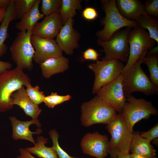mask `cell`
<instances>
[{"instance_id": "cell-1", "label": "cell", "mask_w": 158, "mask_h": 158, "mask_svg": "<svg viewBox=\"0 0 158 158\" xmlns=\"http://www.w3.org/2000/svg\"><path fill=\"white\" fill-rule=\"evenodd\" d=\"M147 53H144L127 71L121 74L123 92L126 98L136 91L147 95L158 93V87L151 81L141 66Z\"/></svg>"}, {"instance_id": "cell-2", "label": "cell", "mask_w": 158, "mask_h": 158, "mask_svg": "<svg viewBox=\"0 0 158 158\" xmlns=\"http://www.w3.org/2000/svg\"><path fill=\"white\" fill-rule=\"evenodd\" d=\"M31 81L28 75L18 66L0 73V112L4 113L13 109L12 95Z\"/></svg>"}, {"instance_id": "cell-3", "label": "cell", "mask_w": 158, "mask_h": 158, "mask_svg": "<svg viewBox=\"0 0 158 158\" xmlns=\"http://www.w3.org/2000/svg\"><path fill=\"white\" fill-rule=\"evenodd\" d=\"M100 1L105 16L101 21L104 28L96 34L98 39L107 41L115 32L122 28H133L139 25L136 21L128 20L121 15L117 8L116 0H102Z\"/></svg>"}, {"instance_id": "cell-4", "label": "cell", "mask_w": 158, "mask_h": 158, "mask_svg": "<svg viewBox=\"0 0 158 158\" xmlns=\"http://www.w3.org/2000/svg\"><path fill=\"white\" fill-rule=\"evenodd\" d=\"M81 108V121L82 125L85 127L97 123L107 125L117 114L114 109L97 95L90 101L83 103Z\"/></svg>"}, {"instance_id": "cell-5", "label": "cell", "mask_w": 158, "mask_h": 158, "mask_svg": "<svg viewBox=\"0 0 158 158\" xmlns=\"http://www.w3.org/2000/svg\"><path fill=\"white\" fill-rule=\"evenodd\" d=\"M120 113L130 131L133 133L136 123L142 119H148L151 115H157L158 111L151 102L143 98L137 99L131 95L126 98Z\"/></svg>"}, {"instance_id": "cell-6", "label": "cell", "mask_w": 158, "mask_h": 158, "mask_svg": "<svg viewBox=\"0 0 158 158\" xmlns=\"http://www.w3.org/2000/svg\"><path fill=\"white\" fill-rule=\"evenodd\" d=\"M32 35L31 31H20L10 47L11 59L23 70L31 71L33 68L35 50L31 41Z\"/></svg>"}, {"instance_id": "cell-7", "label": "cell", "mask_w": 158, "mask_h": 158, "mask_svg": "<svg viewBox=\"0 0 158 158\" xmlns=\"http://www.w3.org/2000/svg\"><path fill=\"white\" fill-rule=\"evenodd\" d=\"M132 28L126 27L115 32L107 41L99 39L97 43L103 48L105 56L102 60L117 59L127 63L129 55L128 38Z\"/></svg>"}, {"instance_id": "cell-8", "label": "cell", "mask_w": 158, "mask_h": 158, "mask_svg": "<svg viewBox=\"0 0 158 158\" xmlns=\"http://www.w3.org/2000/svg\"><path fill=\"white\" fill-rule=\"evenodd\" d=\"M129 55L128 60L121 72L127 71L145 53H147L155 45V41L148 32L139 25L132 29L128 38Z\"/></svg>"}, {"instance_id": "cell-9", "label": "cell", "mask_w": 158, "mask_h": 158, "mask_svg": "<svg viewBox=\"0 0 158 158\" xmlns=\"http://www.w3.org/2000/svg\"><path fill=\"white\" fill-rule=\"evenodd\" d=\"M124 66L122 61L117 59L97 60L88 65L95 75L92 93H96L102 87L116 78L121 74Z\"/></svg>"}, {"instance_id": "cell-10", "label": "cell", "mask_w": 158, "mask_h": 158, "mask_svg": "<svg viewBox=\"0 0 158 158\" xmlns=\"http://www.w3.org/2000/svg\"><path fill=\"white\" fill-rule=\"evenodd\" d=\"M106 128L111 135L109 150L129 153L133 133L129 130L121 113L107 124Z\"/></svg>"}, {"instance_id": "cell-11", "label": "cell", "mask_w": 158, "mask_h": 158, "mask_svg": "<svg viewBox=\"0 0 158 158\" xmlns=\"http://www.w3.org/2000/svg\"><path fill=\"white\" fill-rule=\"evenodd\" d=\"M122 75L121 74L112 82L104 85L96 92L97 95L107 104L121 113L126 98L123 90Z\"/></svg>"}, {"instance_id": "cell-12", "label": "cell", "mask_w": 158, "mask_h": 158, "mask_svg": "<svg viewBox=\"0 0 158 158\" xmlns=\"http://www.w3.org/2000/svg\"><path fill=\"white\" fill-rule=\"evenodd\" d=\"M80 146L84 153L97 158H105L109 154L108 137L97 132L86 133L81 140Z\"/></svg>"}, {"instance_id": "cell-13", "label": "cell", "mask_w": 158, "mask_h": 158, "mask_svg": "<svg viewBox=\"0 0 158 158\" xmlns=\"http://www.w3.org/2000/svg\"><path fill=\"white\" fill-rule=\"evenodd\" d=\"M31 41L35 53L33 60L40 64L50 58L63 56L61 50L54 39H45L32 35Z\"/></svg>"}, {"instance_id": "cell-14", "label": "cell", "mask_w": 158, "mask_h": 158, "mask_svg": "<svg viewBox=\"0 0 158 158\" xmlns=\"http://www.w3.org/2000/svg\"><path fill=\"white\" fill-rule=\"evenodd\" d=\"M9 119L12 125V138L14 140H25L35 144L33 135L40 134L42 131L40 128L41 124L38 120L21 121L14 116H10Z\"/></svg>"}, {"instance_id": "cell-15", "label": "cell", "mask_w": 158, "mask_h": 158, "mask_svg": "<svg viewBox=\"0 0 158 158\" xmlns=\"http://www.w3.org/2000/svg\"><path fill=\"white\" fill-rule=\"evenodd\" d=\"M73 23V18H69L61 27L55 40L61 50L69 55H72L74 50L79 47L80 36L74 29Z\"/></svg>"}, {"instance_id": "cell-16", "label": "cell", "mask_w": 158, "mask_h": 158, "mask_svg": "<svg viewBox=\"0 0 158 158\" xmlns=\"http://www.w3.org/2000/svg\"><path fill=\"white\" fill-rule=\"evenodd\" d=\"M59 13L46 16L37 22L32 31V35L40 38L54 39L63 25Z\"/></svg>"}, {"instance_id": "cell-17", "label": "cell", "mask_w": 158, "mask_h": 158, "mask_svg": "<svg viewBox=\"0 0 158 158\" xmlns=\"http://www.w3.org/2000/svg\"><path fill=\"white\" fill-rule=\"evenodd\" d=\"M13 105L18 106L24 111L25 115L32 119L38 120V117L42 109L38 105L34 104L27 95L24 86L14 92L11 96Z\"/></svg>"}, {"instance_id": "cell-18", "label": "cell", "mask_w": 158, "mask_h": 158, "mask_svg": "<svg viewBox=\"0 0 158 158\" xmlns=\"http://www.w3.org/2000/svg\"><path fill=\"white\" fill-rule=\"evenodd\" d=\"M116 2L120 13L128 20L135 21L145 14L144 4L139 0H116Z\"/></svg>"}, {"instance_id": "cell-19", "label": "cell", "mask_w": 158, "mask_h": 158, "mask_svg": "<svg viewBox=\"0 0 158 158\" xmlns=\"http://www.w3.org/2000/svg\"><path fill=\"white\" fill-rule=\"evenodd\" d=\"M69 63L68 59L62 56L49 59L40 66L43 77L49 79L54 74L63 72L67 70Z\"/></svg>"}, {"instance_id": "cell-20", "label": "cell", "mask_w": 158, "mask_h": 158, "mask_svg": "<svg viewBox=\"0 0 158 158\" xmlns=\"http://www.w3.org/2000/svg\"><path fill=\"white\" fill-rule=\"evenodd\" d=\"M41 2L40 0H36L32 8L16 23L15 27L20 31H32L38 21L44 17V16L39 9Z\"/></svg>"}, {"instance_id": "cell-21", "label": "cell", "mask_w": 158, "mask_h": 158, "mask_svg": "<svg viewBox=\"0 0 158 158\" xmlns=\"http://www.w3.org/2000/svg\"><path fill=\"white\" fill-rule=\"evenodd\" d=\"M130 151L132 153L150 158H154L156 155V151L150 142L142 137L138 131L133 133Z\"/></svg>"}, {"instance_id": "cell-22", "label": "cell", "mask_w": 158, "mask_h": 158, "mask_svg": "<svg viewBox=\"0 0 158 158\" xmlns=\"http://www.w3.org/2000/svg\"><path fill=\"white\" fill-rule=\"evenodd\" d=\"M16 20L15 16L13 0L6 8L5 16L0 25V58L5 54L8 48L5 44L6 39L9 37L8 28L10 23Z\"/></svg>"}, {"instance_id": "cell-23", "label": "cell", "mask_w": 158, "mask_h": 158, "mask_svg": "<svg viewBox=\"0 0 158 158\" xmlns=\"http://www.w3.org/2000/svg\"><path fill=\"white\" fill-rule=\"evenodd\" d=\"M48 139L42 136L37 137L34 146L26 147L27 150L30 154H35L40 158H58L56 151L52 146L46 147Z\"/></svg>"}, {"instance_id": "cell-24", "label": "cell", "mask_w": 158, "mask_h": 158, "mask_svg": "<svg viewBox=\"0 0 158 158\" xmlns=\"http://www.w3.org/2000/svg\"><path fill=\"white\" fill-rule=\"evenodd\" d=\"M139 26L148 31L150 37L158 43V20L155 17L144 14L135 20Z\"/></svg>"}, {"instance_id": "cell-25", "label": "cell", "mask_w": 158, "mask_h": 158, "mask_svg": "<svg viewBox=\"0 0 158 158\" xmlns=\"http://www.w3.org/2000/svg\"><path fill=\"white\" fill-rule=\"evenodd\" d=\"M81 1V0H62L59 13L63 25L76 15L77 10L82 9Z\"/></svg>"}, {"instance_id": "cell-26", "label": "cell", "mask_w": 158, "mask_h": 158, "mask_svg": "<svg viewBox=\"0 0 158 158\" xmlns=\"http://www.w3.org/2000/svg\"><path fill=\"white\" fill-rule=\"evenodd\" d=\"M142 63L146 64L148 68L151 81L158 87V53H147Z\"/></svg>"}, {"instance_id": "cell-27", "label": "cell", "mask_w": 158, "mask_h": 158, "mask_svg": "<svg viewBox=\"0 0 158 158\" xmlns=\"http://www.w3.org/2000/svg\"><path fill=\"white\" fill-rule=\"evenodd\" d=\"M36 0H13L14 12L16 19H20L33 6Z\"/></svg>"}, {"instance_id": "cell-28", "label": "cell", "mask_w": 158, "mask_h": 158, "mask_svg": "<svg viewBox=\"0 0 158 158\" xmlns=\"http://www.w3.org/2000/svg\"><path fill=\"white\" fill-rule=\"evenodd\" d=\"M41 11L44 16H47L53 13H59L62 0H42Z\"/></svg>"}, {"instance_id": "cell-29", "label": "cell", "mask_w": 158, "mask_h": 158, "mask_svg": "<svg viewBox=\"0 0 158 158\" xmlns=\"http://www.w3.org/2000/svg\"><path fill=\"white\" fill-rule=\"evenodd\" d=\"M25 87L26 94L33 103L39 105L43 102L45 96L43 92L40 91V88L38 86L33 87L30 83Z\"/></svg>"}, {"instance_id": "cell-30", "label": "cell", "mask_w": 158, "mask_h": 158, "mask_svg": "<svg viewBox=\"0 0 158 158\" xmlns=\"http://www.w3.org/2000/svg\"><path fill=\"white\" fill-rule=\"evenodd\" d=\"M71 98V96L69 95L61 96L58 95L56 92H52L50 95L45 96L43 102L48 107L52 108Z\"/></svg>"}, {"instance_id": "cell-31", "label": "cell", "mask_w": 158, "mask_h": 158, "mask_svg": "<svg viewBox=\"0 0 158 158\" xmlns=\"http://www.w3.org/2000/svg\"><path fill=\"white\" fill-rule=\"evenodd\" d=\"M49 134L53 142V146L54 148L58 158H79L70 156L60 147L58 142L59 135L55 129L51 130Z\"/></svg>"}, {"instance_id": "cell-32", "label": "cell", "mask_w": 158, "mask_h": 158, "mask_svg": "<svg viewBox=\"0 0 158 158\" xmlns=\"http://www.w3.org/2000/svg\"><path fill=\"white\" fill-rule=\"evenodd\" d=\"M144 5L145 14L158 18V0H148Z\"/></svg>"}, {"instance_id": "cell-33", "label": "cell", "mask_w": 158, "mask_h": 158, "mask_svg": "<svg viewBox=\"0 0 158 158\" xmlns=\"http://www.w3.org/2000/svg\"><path fill=\"white\" fill-rule=\"evenodd\" d=\"M140 136L150 142L154 139L158 138V123L148 131L140 133Z\"/></svg>"}, {"instance_id": "cell-34", "label": "cell", "mask_w": 158, "mask_h": 158, "mask_svg": "<svg viewBox=\"0 0 158 158\" xmlns=\"http://www.w3.org/2000/svg\"><path fill=\"white\" fill-rule=\"evenodd\" d=\"M82 16L85 19L92 20H94L98 17V14L95 8L92 7H87L82 12Z\"/></svg>"}, {"instance_id": "cell-35", "label": "cell", "mask_w": 158, "mask_h": 158, "mask_svg": "<svg viewBox=\"0 0 158 158\" xmlns=\"http://www.w3.org/2000/svg\"><path fill=\"white\" fill-rule=\"evenodd\" d=\"M99 56L97 51L94 49L90 48L85 51L83 53V57L86 60H91L97 61Z\"/></svg>"}, {"instance_id": "cell-36", "label": "cell", "mask_w": 158, "mask_h": 158, "mask_svg": "<svg viewBox=\"0 0 158 158\" xmlns=\"http://www.w3.org/2000/svg\"><path fill=\"white\" fill-rule=\"evenodd\" d=\"M110 158H130V153L109 150Z\"/></svg>"}, {"instance_id": "cell-37", "label": "cell", "mask_w": 158, "mask_h": 158, "mask_svg": "<svg viewBox=\"0 0 158 158\" xmlns=\"http://www.w3.org/2000/svg\"><path fill=\"white\" fill-rule=\"evenodd\" d=\"M19 151L20 154L17 158H36L29 153L26 148H20Z\"/></svg>"}, {"instance_id": "cell-38", "label": "cell", "mask_w": 158, "mask_h": 158, "mask_svg": "<svg viewBox=\"0 0 158 158\" xmlns=\"http://www.w3.org/2000/svg\"><path fill=\"white\" fill-rule=\"evenodd\" d=\"M12 66V64L10 62L0 60V73L11 69Z\"/></svg>"}, {"instance_id": "cell-39", "label": "cell", "mask_w": 158, "mask_h": 158, "mask_svg": "<svg viewBox=\"0 0 158 158\" xmlns=\"http://www.w3.org/2000/svg\"><path fill=\"white\" fill-rule=\"evenodd\" d=\"M11 1V0H0V8H7Z\"/></svg>"}, {"instance_id": "cell-40", "label": "cell", "mask_w": 158, "mask_h": 158, "mask_svg": "<svg viewBox=\"0 0 158 158\" xmlns=\"http://www.w3.org/2000/svg\"><path fill=\"white\" fill-rule=\"evenodd\" d=\"M6 11V8H0V23H1L4 18Z\"/></svg>"}, {"instance_id": "cell-41", "label": "cell", "mask_w": 158, "mask_h": 158, "mask_svg": "<svg viewBox=\"0 0 158 158\" xmlns=\"http://www.w3.org/2000/svg\"><path fill=\"white\" fill-rule=\"evenodd\" d=\"M130 158H150L143 156L133 153L130 154ZM154 158H157L155 157Z\"/></svg>"}, {"instance_id": "cell-42", "label": "cell", "mask_w": 158, "mask_h": 158, "mask_svg": "<svg viewBox=\"0 0 158 158\" xmlns=\"http://www.w3.org/2000/svg\"><path fill=\"white\" fill-rule=\"evenodd\" d=\"M152 143L156 146H158V138L154 139L152 140Z\"/></svg>"}]
</instances>
